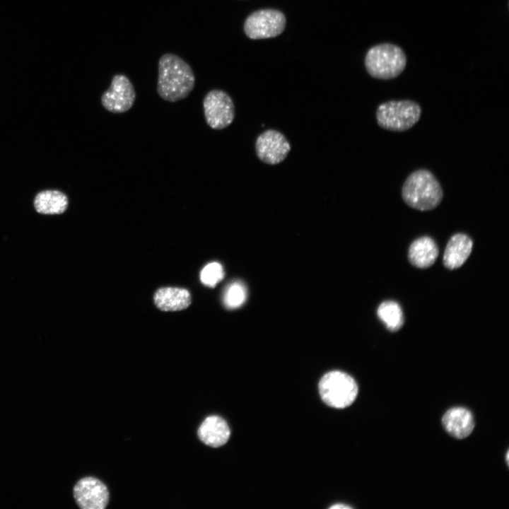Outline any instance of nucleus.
<instances>
[{
  "instance_id": "obj_1",
  "label": "nucleus",
  "mask_w": 509,
  "mask_h": 509,
  "mask_svg": "<svg viewBox=\"0 0 509 509\" xmlns=\"http://www.w3.org/2000/svg\"><path fill=\"white\" fill-rule=\"evenodd\" d=\"M195 84V76L188 63L172 53L162 55L158 62L157 92L168 102L187 97Z\"/></svg>"
},
{
  "instance_id": "obj_2",
  "label": "nucleus",
  "mask_w": 509,
  "mask_h": 509,
  "mask_svg": "<svg viewBox=\"0 0 509 509\" xmlns=\"http://www.w3.org/2000/svg\"><path fill=\"white\" fill-rule=\"evenodd\" d=\"M402 197L409 206L421 211L437 207L443 197L440 184L429 170H417L406 179Z\"/></svg>"
},
{
  "instance_id": "obj_3",
  "label": "nucleus",
  "mask_w": 509,
  "mask_h": 509,
  "mask_svg": "<svg viewBox=\"0 0 509 509\" xmlns=\"http://www.w3.org/2000/svg\"><path fill=\"white\" fill-rule=\"evenodd\" d=\"M406 65L403 49L392 43H382L370 47L365 57V66L373 78L383 80L397 77Z\"/></svg>"
},
{
  "instance_id": "obj_4",
  "label": "nucleus",
  "mask_w": 509,
  "mask_h": 509,
  "mask_svg": "<svg viewBox=\"0 0 509 509\" xmlns=\"http://www.w3.org/2000/svg\"><path fill=\"white\" fill-rule=\"evenodd\" d=\"M421 115L420 105L412 100H390L380 104L376 111L378 125L387 130L404 131L411 128Z\"/></svg>"
},
{
  "instance_id": "obj_5",
  "label": "nucleus",
  "mask_w": 509,
  "mask_h": 509,
  "mask_svg": "<svg viewBox=\"0 0 509 509\" xmlns=\"http://www.w3.org/2000/svg\"><path fill=\"white\" fill-rule=\"evenodd\" d=\"M358 391L354 379L339 370L326 373L319 382V392L323 402L337 409L350 406L356 399Z\"/></svg>"
},
{
  "instance_id": "obj_6",
  "label": "nucleus",
  "mask_w": 509,
  "mask_h": 509,
  "mask_svg": "<svg viewBox=\"0 0 509 509\" xmlns=\"http://www.w3.org/2000/svg\"><path fill=\"white\" fill-rule=\"evenodd\" d=\"M286 20L276 9L264 8L252 13L245 20L244 31L252 40L274 37L283 33Z\"/></svg>"
},
{
  "instance_id": "obj_7",
  "label": "nucleus",
  "mask_w": 509,
  "mask_h": 509,
  "mask_svg": "<svg viewBox=\"0 0 509 509\" xmlns=\"http://www.w3.org/2000/svg\"><path fill=\"white\" fill-rule=\"evenodd\" d=\"M206 124L213 129L228 127L235 117V106L230 95L222 90H211L203 100Z\"/></svg>"
},
{
  "instance_id": "obj_8",
  "label": "nucleus",
  "mask_w": 509,
  "mask_h": 509,
  "mask_svg": "<svg viewBox=\"0 0 509 509\" xmlns=\"http://www.w3.org/2000/svg\"><path fill=\"white\" fill-rule=\"evenodd\" d=\"M136 99V92L129 78L124 74L113 76L110 88L101 96L103 107L112 113L129 110Z\"/></svg>"
},
{
  "instance_id": "obj_9",
  "label": "nucleus",
  "mask_w": 509,
  "mask_h": 509,
  "mask_svg": "<svg viewBox=\"0 0 509 509\" xmlns=\"http://www.w3.org/2000/svg\"><path fill=\"white\" fill-rule=\"evenodd\" d=\"M290 150L291 145L287 139L275 129H268L262 132L257 138L255 143L257 156L260 160L269 165H276L282 162Z\"/></svg>"
},
{
  "instance_id": "obj_10",
  "label": "nucleus",
  "mask_w": 509,
  "mask_h": 509,
  "mask_svg": "<svg viewBox=\"0 0 509 509\" xmlns=\"http://www.w3.org/2000/svg\"><path fill=\"white\" fill-rule=\"evenodd\" d=\"M74 497L82 509H104L109 502V491L99 479L86 476L74 486Z\"/></svg>"
},
{
  "instance_id": "obj_11",
  "label": "nucleus",
  "mask_w": 509,
  "mask_h": 509,
  "mask_svg": "<svg viewBox=\"0 0 509 509\" xmlns=\"http://www.w3.org/2000/svg\"><path fill=\"white\" fill-rule=\"evenodd\" d=\"M197 435L205 445L218 447L227 443L230 431L227 422L222 417L211 415L201 422L197 430Z\"/></svg>"
},
{
  "instance_id": "obj_12",
  "label": "nucleus",
  "mask_w": 509,
  "mask_h": 509,
  "mask_svg": "<svg viewBox=\"0 0 509 509\" xmlns=\"http://www.w3.org/2000/svg\"><path fill=\"white\" fill-rule=\"evenodd\" d=\"M442 423L445 431L457 439L467 438L474 428L472 414L463 407H454L447 411L443 416Z\"/></svg>"
},
{
  "instance_id": "obj_13",
  "label": "nucleus",
  "mask_w": 509,
  "mask_h": 509,
  "mask_svg": "<svg viewBox=\"0 0 509 509\" xmlns=\"http://www.w3.org/2000/svg\"><path fill=\"white\" fill-rule=\"evenodd\" d=\"M473 247L472 239L465 234L456 233L449 240L443 255V264L449 269L460 267L469 257Z\"/></svg>"
},
{
  "instance_id": "obj_14",
  "label": "nucleus",
  "mask_w": 509,
  "mask_h": 509,
  "mask_svg": "<svg viewBox=\"0 0 509 509\" xmlns=\"http://www.w3.org/2000/svg\"><path fill=\"white\" fill-rule=\"evenodd\" d=\"M438 255V248L435 242L427 236L415 240L411 244L408 253L411 264L421 269L432 266Z\"/></svg>"
},
{
  "instance_id": "obj_15",
  "label": "nucleus",
  "mask_w": 509,
  "mask_h": 509,
  "mask_svg": "<svg viewBox=\"0 0 509 509\" xmlns=\"http://www.w3.org/2000/svg\"><path fill=\"white\" fill-rule=\"evenodd\" d=\"M156 305L163 311L182 310L191 303L189 292L185 288L166 287L156 291L154 294Z\"/></svg>"
},
{
  "instance_id": "obj_16",
  "label": "nucleus",
  "mask_w": 509,
  "mask_h": 509,
  "mask_svg": "<svg viewBox=\"0 0 509 509\" xmlns=\"http://www.w3.org/2000/svg\"><path fill=\"white\" fill-rule=\"evenodd\" d=\"M33 205L35 211L45 215H57L64 213L69 206L66 194L57 189H45L35 197Z\"/></svg>"
},
{
  "instance_id": "obj_17",
  "label": "nucleus",
  "mask_w": 509,
  "mask_h": 509,
  "mask_svg": "<svg viewBox=\"0 0 509 509\" xmlns=\"http://www.w3.org/2000/svg\"><path fill=\"white\" fill-rule=\"evenodd\" d=\"M377 314L387 329L391 332L398 331L404 324L402 310L395 301L382 302L378 308Z\"/></svg>"
},
{
  "instance_id": "obj_18",
  "label": "nucleus",
  "mask_w": 509,
  "mask_h": 509,
  "mask_svg": "<svg viewBox=\"0 0 509 509\" xmlns=\"http://www.w3.org/2000/svg\"><path fill=\"white\" fill-rule=\"evenodd\" d=\"M247 298V289L245 285L240 281L230 283L226 288L223 302L228 308H236L242 305Z\"/></svg>"
},
{
  "instance_id": "obj_19",
  "label": "nucleus",
  "mask_w": 509,
  "mask_h": 509,
  "mask_svg": "<svg viewBox=\"0 0 509 509\" xmlns=\"http://www.w3.org/2000/svg\"><path fill=\"white\" fill-rule=\"evenodd\" d=\"M222 266L218 262H211L206 265L200 274L201 282L209 287H214L223 278Z\"/></svg>"
},
{
  "instance_id": "obj_20",
  "label": "nucleus",
  "mask_w": 509,
  "mask_h": 509,
  "mask_svg": "<svg viewBox=\"0 0 509 509\" xmlns=\"http://www.w3.org/2000/svg\"><path fill=\"white\" fill-rule=\"evenodd\" d=\"M330 508H334V509H335V508H339H339H344V509H346V508H351V507H350V506H349V505H344V504H337V505H332V506L330 507Z\"/></svg>"
},
{
  "instance_id": "obj_21",
  "label": "nucleus",
  "mask_w": 509,
  "mask_h": 509,
  "mask_svg": "<svg viewBox=\"0 0 509 509\" xmlns=\"http://www.w3.org/2000/svg\"><path fill=\"white\" fill-rule=\"evenodd\" d=\"M506 460H507V462L508 463V452H507V453H506Z\"/></svg>"
}]
</instances>
